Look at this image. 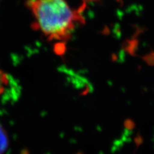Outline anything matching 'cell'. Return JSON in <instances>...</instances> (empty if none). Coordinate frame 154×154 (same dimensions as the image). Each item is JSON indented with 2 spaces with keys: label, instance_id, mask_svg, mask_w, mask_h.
Returning a JSON list of instances; mask_svg holds the SVG:
<instances>
[{
  "label": "cell",
  "instance_id": "2",
  "mask_svg": "<svg viewBox=\"0 0 154 154\" xmlns=\"http://www.w3.org/2000/svg\"><path fill=\"white\" fill-rule=\"evenodd\" d=\"M8 145V140L7 135L5 130L0 126V154H3Z\"/></svg>",
  "mask_w": 154,
  "mask_h": 154
},
{
  "label": "cell",
  "instance_id": "4",
  "mask_svg": "<svg viewBox=\"0 0 154 154\" xmlns=\"http://www.w3.org/2000/svg\"><path fill=\"white\" fill-rule=\"evenodd\" d=\"M84 1H86V2H93V1H96V0H84Z\"/></svg>",
  "mask_w": 154,
  "mask_h": 154
},
{
  "label": "cell",
  "instance_id": "1",
  "mask_svg": "<svg viewBox=\"0 0 154 154\" xmlns=\"http://www.w3.org/2000/svg\"><path fill=\"white\" fill-rule=\"evenodd\" d=\"M28 6L35 16L36 28L50 39H68L76 23L84 21L66 0H30Z\"/></svg>",
  "mask_w": 154,
  "mask_h": 154
},
{
  "label": "cell",
  "instance_id": "3",
  "mask_svg": "<svg viewBox=\"0 0 154 154\" xmlns=\"http://www.w3.org/2000/svg\"><path fill=\"white\" fill-rule=\"evenodd\" d=\"M8 84V77L6 74L0 69V94L3 93L5 90L6 86Z\"/></svg>",
  "mask_w": 154,
  "mask_h": 154
}]
</instances>
